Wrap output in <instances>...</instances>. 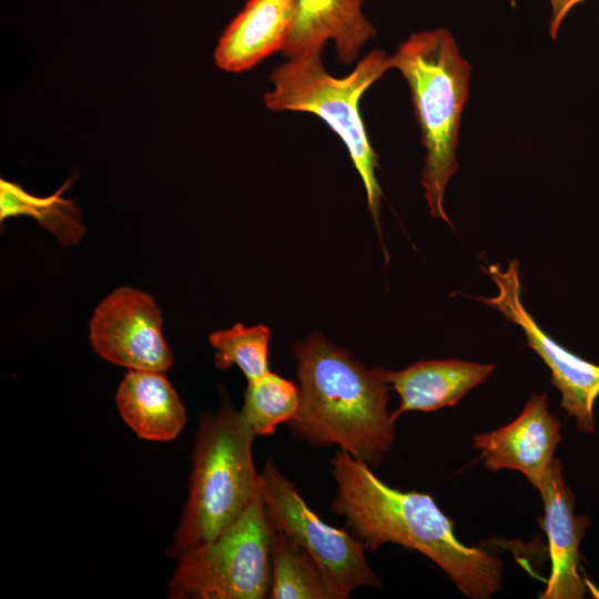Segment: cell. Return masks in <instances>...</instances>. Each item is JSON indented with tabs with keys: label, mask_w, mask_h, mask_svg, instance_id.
I'll use <instances>...</instances> for the list:
<instances>
[{
	"label": "cell",
	"mask_w": 599,
	"mask_h": 599,
	"mask_svg": "<svg viewBox=\"0 0 599 599\" xmlns=\"http://www.w3.org/2000/svg\"><path fill=\"white\" fill-rule=\"evenodd\" d=\"M544 501L540 526L549 545L551 572L540 599H580L586 582L579 573V546L589 524L583 515H575L576 497L562 477V466L554 458L539 489Z\"/></svg>",
	"instance_id": "obj_11"
},
{
	"label": "cell",
	"mask_w": 599,
	"mask_h": 599,
	"mask_svg": "<svg viewBox=\"0 0 599 599\" xmlns=\"http://www.w3.org/2000/svg\"><path fill=\"white\" fill-rule=\"evenodd\" d=\"M89 335L95 353L115 365L162 373L172 365L160 307L152 296L130 286L114 290L100 302Z\"/></svg>",
	"instance_id": "obj_9"
},
{
	"label": "cell",
	"mask_w": 599,
	"mask_h": 599,
	"mask_svg": "<svg viewBox=\"0 0 599 599\" xmlns=\"http://www.w3.org/2000/svg\"><path fill=\"white\" fill-rule=\"evenodd\" d=\"M364 0H296L292 30L283 48L288 59L322 52L333 40L337 58L352 63L361 48L376 34L363 14Z\"/></svg>",
	"instance_id": "obj_12"
},
{
	"label": "cell",
	"mask_w": 599,
	"mask_h": 599,
	"mask_svg": "<svg viewBox=\"0 0 599 599\" xmlns=\"http://www.w3.org/2000/svg\"><path fill=\"white\" fill-rule=\"evenodd\" d=\"M551 4V18L549 23L550 37L555 40L560 26L569 11L585 0H549Z\"/></svg>",
	"instance_id": "obj_20"
},
{
	"label": "cell",
	"mask_w": 599,
	"mask_h": 599,
	"mask_svg": "<svg viewBox=\"0 0 599 599\" xmlns=\"http://www.w3.org/2000/svg\"><path fill=\"white\" fill-rule=\"evenodd\" d=\"M332 474L337 491L331 511L346 519L366 550L384 544L416 550L470 599H489L501 589L502 560L458 540L453 520L430 495L389 487L369 465L341 448L332 459Z\"/></svg>",
	"instance_id": "obj_1"
},
{
	"label": "cell",
	"mask_w": 599,
	"mask_h": 599,
	"mask_svg": "<svg viewBox=\"0 0 599 599\" xmlns=\"http://www.w3.org/2000/svg\"><path fill=\"white\" fill-rule=\"evenodd\" d=\"M258 490L268 520L298 542L317 564L329 599H346L358 587H380L365 558L364 544L324 522L294 485L267 460Z\"/></svg>",
	"instance_id": "obj_7"
},
{
	"label": "cell",
	"mask_w": 599,
	"mask_h": 599,
	"mask_svg": "<svg viewBox=\"0 0 599 599\" xmlns=\"http://www.w3.org/2000/svg\"><path fill=\"white\" fill-rule=\"evenodd\" d=\"M561 438V423L549 412L542 393L532 394L511 423L476 434L473 440L487 469L517 470L539 491Z\"/></svg>",
	"instance_id": "obj_10"
},
{
	"label": "cell",
	"mask_w": 599,
	"mask_h": 599,
	"mask_svg": "<svg viewBox=\"0 0 599 599\" xmlns=\"http://www.w3.org/2000/svg\"><path fill=\"white\" fill-rule=\"evenodd\" d=\"M115 402L126 425L145 440H172L186 423L184 406L162 372L129 369Z\"/></svg>",
	"instance_id": "obj_15"
},
{
	"label": "cell",
	"mask_w": 599,
	"mask_h": 599,
	"mask_svg": "<svg viewBox=\"0 0 599 599\" xmlns=\"http://www.w3.org/2000/svg\"><path fill=\"white\" fill-rule=\"evenodd\" d=\"M300 387L275 373L247 382L240 414L255 436H270L290 423L300 407Z\"/></svg>",
	"instance_id": "obj_18"
},
{
	"label": "cell",
	"mask_w": 599,
	"mask_h": 599,
	"mask_svg": "<svg viewBox=\"0 0 599 599\" xmlns=\"http://www.w3.org/2000/svg\"><path fill=\"white\" fill-rule=\"evenodd\" d=\"M65 183L50 196L39 197L24 191L13 182L0 180V220L10 216L29 215L50 233L62 245H73L84 234L80 212L74 202L62 197Z\"/></svg>",
	"instance_id": "obj_17"
},
{
	"label": "cell",
	"mask_w": 599,
	"mask_h": 599,
	"mask_svg": "<svg viewBox=\"0 0 599 599\" xmlns=\"http://www.w3.org/2000/svg\"><path fill=\"white\" fill-rule=\"evenodd\" d=\"M271 535L260 490L213 540L177 560L169 582L174 599H262L271 590Z\"/></svg>",
	"instance_id": "obj_6"
},
{
	"label": "cell",
	"mask_w": 599,
	"mask_h": 599,
	"mask_svg": "<svg viewBox=\"0 0 599 599\" xmlns=\"http://www.w3.org/2000/svg\"><path fill=\"white\" fill-rule=\"evenodd\" d=\"M321 53L288 59L275 68L271 73L274 88L264 94V103L274 112L313 113L341 138L362 179L368 210L382 236L383 191L376 177L379 156L369 142L358 105L365 91L390 69L389 55L373 50L349 74L335 78L324 69Z\"/></svg>",
	"instance_id": "obj_5"
},
{
	"label": "cell",
	"mask_w": 599,
	"mask_h": 599,
	"mask_svg": "<svg viewBox=\"0 0 599 599\" xmlns=\"http://www.w3.org/2000/svg\"><path fill=\"white\" fill-rule=\"evenodd\" d=\"M295 8L296 0H248L219 40L216 65L242 72L282 51L293 27Z\"/></svg>",
	"instance_id": "obj_14"
},
{
	"label": "cell",
	"mask_w": 599,
	"mask_h": 599,
	"mask_svg": "<svg viewBox=\"0 0 599 599\" xmlns=\"http://www.w3.org/2000/svg\"><path fill=\"white\" fill-rule=\"evenodd\" d=\"M494 364L460 359L420 361L400 370L383 368V376L399 395L400 405L390 414L395 423L407 412H434L456 405L495 369Z\"/></svg>",
	"instance_id": "obj_13"
},
{
	"label": "cell",
	"mask_w": 599,
	"mask_h": 599,
	"mask_svg": "<svg viewBox=\"0 0 599 599\" xmlns=\"http://www.w3.org/2000/svg\"><path fill=\"white\" fill-rule=\"evenodd\" d=\"M300 407L288 423L312 445H337L354 458L378 466L395 439L383 368H365L318 333L293 347Z\"/></svg>",
	"instance_id": "obj_2"
},
{
	"label": "cell",
	"mask_w": 599,
	"mask_h": 599,
	"mask_svg": "<svg viewBox=\"0 0 599 599\" xmlns=\"http://www.w3.org/2000/svg\"><path fill=\"white\" fill-rule=\"evenodd\" d=\"M497 287L493 297H477L518 325L526 335L527 346L534 349L551 372V383L561 394V407L576 419L580 432H595V403L599 396V365L590 363L564 348L547 334L528 313L521 302V276L518 261L506 270L491 264L486 270Z\"/></svg>",
	"instance_id": "obj_8"
},
{
	"label": "cell",
	"mask_w": 599,
	"mask_h": 599,
	"mask_svg": "<svg viewBox=\"0 0 599 599\" xmlns=\"http://www.w3.org/2000/svg\"><path fill=\"white\" fill-rule=\"evenodd\" d=\"M270 521V520H268ZM273 599H329L322 572L312 556L270 521Z\"/></svg>",
	"instance_id": "obj_16"
},
{
	"label": "cell",
	"mask_w": 599,
	"mask_h": 599,
	"mask_svg": "<svg viewBox=\"0 0 599 599\" xmlns=\"http://www.w3.org/2000/svg\"><path fill=\"white\" fill-rule=\"evenodd\" d=\"M389 65L400 72L410 90L426 151L422 185L430 214L453 227L444 209V195L458 170V132L471 68L446 29L412 33L389 55Z\"/></svg>",
	"instance_id": "obj_3"
},
{
	"label": "cell",
	"mask_w": 599,
	"mask_h": 599,
	"mask_svg": "<svg viewBox=\"0 0 599 599\" xmlns=\"http://www.w3.org/2000/svg\"><path fill=\"white\" fill-rule=\"evenodd\" d=\"M255 435L229 402L202 415L195 436L189 497L167 554L181 556L236 521L258 491Z\"/></svg>",
	"instance_id": "obj_4"
},
{
	"label": "cell",
	"mask_w": 599,
	"mask_h": 599,
	"mask_svg": "<svg viewBox=\"0 0 599 599\" xmlns=\"http://www.w3.org/2000/svg\"><path fill=\"white\" fill-rule=\"evenodd\" d=\"M271 332L265 325L244 326L236 323L231 328L211 333L209 341L215 349L214 364L219 369L236 365L252 382L266 375Z\"/></svg>",
	"instance_id": "obj_19"
}]
</instances>
